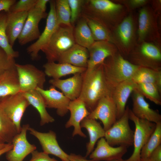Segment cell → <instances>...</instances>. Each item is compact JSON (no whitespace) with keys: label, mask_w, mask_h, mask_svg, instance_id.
Listing matches in <instances>:
<instances>
[{"label":"cell","mask_w":161,"mask_h":161,"mask_svg":"<svg viewBox=\"0 0 161 161\" xmlns=\"http://www.w3.org/2000/svg\"><path fill=\"white\" fill-rule=\"evenodd\" d=\"M46 75L54 79H59L63 76L76 73H82L86 68L77 67L66 64L47 62L43 66Z\"/></svg>","instance_id":"cell-25"},{"label":"cell","mask_w":161,"mask_h":161,"mask_svg":"<svg viewBox=\"0 0 161 161\" xmlns=\"http://www.w3.org/2000/svg\"><path fill=\"white\" fill-rule=\"evenodd\" d=\"M70 13V23L73 27L80 17L84 0H68Z\"/></svg>","instance_id":"cell-38"},{"label":"cell","mask_w":161,"mask_h":161,"mask_svg":"<svg viewBox=\"0 0 161 161\" xmlns=\"http://www.w3.org/2000/svg\"><path fill=\"white\" fill-rule=\"evenodd\" d=\"M123 9L121 5L109 0H84L80 16L93 19L110 30L114 17Z\"/></svg>","instance_id":"cell-3"},{"label":"cell","mask_w":161,"mask_h":161,"mask_svg":"<svg viewBox=\"0 0 161 161\" xmlns=\"http://www.w3.org/2000/svg\"><path fill=\"white\" fill-rule=\"evenodd\" d=\"M149 158L153 161H161V145L153 151Z\"/></svg>","instance_id":"cell-43"},{"label":"cell","mask_w":161,"mask_h":161,"mask_svg":"<svg viewBox=\"0 0 161 161\" xmlns=\"http://www.w3.org/2000/svg\"><path fill=\"white\" fill-rule=\"evenodd\" d=\"M18 132L13 122L7 116L0 103V143H12Z\"/></svg>","instance_id":"cell-31"},{"label":"cell","mask_w":161,"mask_h":161,"mask_svg":"<svg viewBox=\"0 0 161 161\" xmlns=\"http://www.w3.org/2000/svg\"><path fill=\"white\" fill-rule=\"evenodd\" d=\"M84 17L86 19L95 41H105L110 43L113 42V39L109 30L97 21Z\"/></svg>","instance_id":"cell-33"},{"label":"cell","mask_w":161,"mask_h":161,"mask_svg":"<svg viewBox=\"0 0 161 161\" xmlns=\"http://www.w3.org/2000/svg\"><path fill=\"white\" fill-rule=\"evenodd\" d=\"M14 58H10L0 47V78L8 70L15 66Z\"/></svg>","instance_id":"cell-39"},{"label":"cell","mask_w":161,"mask_h":161,"mask_svg":"<svg viewBox=\"0 0 161 161\" xmlns=\"http://www.w3.org/2000/svg\"><path fill=\"white\" fill-rule=\"evenodd\" d=\"M55 2L57 19L59 25L72 26L70 23L71 13L68 0H55Z\"/></svg>","instance_id":"cell-37"},{"label":"cell","mask_w":161,"mask_h":161,"mask_svg":"<svg viewBox=\"0 0 161 161\" xmlns=\"http://www.w3.org/2000/svg\"><path fill=\"white\" fill-rule=\"evenodd\" d=\"M148 2L146 0H131L128 1V4L131 8H136L145 4Z\"/></svg>","instance_id":"cell-44"},{"label":"cell","mask_w":161,"mask_h":161,"mask_svg":"<svg viewBox=\"0 0 161 161\" xmlns=\"http://www.w3.org/2000/svg\"><path fill=\"white\" fill-rule=\"evenodd\" d=\"M136 87V84L131 79L120 83L112 91L111 96L116 106L117 120L124 113L127 100Z\"/></svg>","instance_id":"cell-22"},{"label":"cell","mask_w":161,"mask_h":161,"mask_svg":"<svg viewBox=\"0 0 161 161\" xmlns=\"http://www.w3.org/2000/svg\"><path fill=\"white\" fill-rule=\"evenodd\" d=\"M128 106L123 115L117 120L111 127L105 131V139L111 146H123L128 148L133 145L134 131L129 123Z\"/></svg>","instance_id":"cell-5"},{"label":"cell","mask_w":161,"mask_h":161,"mask_svg":"<svg viewBox=\"0 0 161 161\" xmlns=\"http://www.w3.org/2000/svg\"><path fill=\"white\" fill-rule=\"evenodd\" d=\"M129 62L140 67L161 71V52L154 44L144 42L139 50L131 51L128 55Z\"/></svg>","instance_id":"cell-7"},{"label":"cell","mask_w":161,"mask_h":161,"mask_svg":"<svg viewBox=\"0 0 161 161\" xmlns=\"http://www.w3.org/2000/svg\"><path fill=\"white\" fill-rule=\"evenodd\" d=\"M131 80L136 84H154L161 90V70L140 67L134 73Z\"/></svg>","instance_id":"cell-30"},{"label":"cell","mask_w":161,"mask_h":161,"mask_svg":"<svg viewBox=\"0 0 161 161\" xmlns=\"http://www.w3.org/2000/svg\"><path fill=\"white\" fill-rule=\"evenodd\" d=\"M110 161H125L123 159H122L120 160H111Z\"/></svg>","instance_id":"cell-50"},{"label":"cell","mask_w":161,"mask_h":161,"mask_svg":"<svg viewBox=\"0 0 161 161\" xmlns=\"http://www.w3.org/2000/svg\"><path fill=\"white\" fill-rule=\"evenodd\" d=\"M7 17V12H0V47L5 51L10 58H15L19 56L17 51L14 50L10 44L6 34V28Z\"/></svg>","instance_id":"cell-32"},{"label":"cell","mask_w":161,"mask_h":161,"mask_svg":"<svg viewBox=\"0 0 161 161\" xmlns=\"http://www.w3.org/2000/svg\"><path fill=\"white\" fill-rule=\"evenodd\" d=\"M89 58L86 70L90 71L103 63L107 58L117 53L111 43L107 41H95L88 49Z\"/></svg>","instance_id":"cell-17"},{"label":"cell","mask_w":161,"mask_h":161,"mask_svg":"<svg viewBox=\"0 0 161 161\" xmlns=\"http://www.w3.org/2000/svg\"><path fill=\"white\" fill-rule=\"evenodd\" d=\"M72 26L60 25L41 49L48 62H57L61 56L75 44Z\"/></svg>","instance_id":"cell-4"},{"label":"cell","mask_w":161,"mask_h":161,"mask_svg":"<svg viewBox=\"0 0 161 161\" xmlns=\"http://www.w3.org/2000/svg\"><path fill=\"white\" fill-rule=\"evenodd\" d=\"M47 15L46 12L35 7L28 12L24 26L17 39L21 45H26L39 38L41 34L38 27L39 23Z\"/></svg>","instance_id":"cell-12"},{"label":"cell","mask_w":161,"mask_h":161,"mask_svg":"<svg viewBox=\"0 0 161 161\" xmlns=\"http://www.w3.org/2000/svg\"><path fill=\"white\" fill-rule=\"evenodd\" d=\"M127 148L123 146L113 147L102 137L98 141L96 148L89 155V158L97 161L121 159L127 152Z\"/></svg>","instance_id":"cell-19"},{"label":"cell","mask_w":161,"mask_h":161,"mask_svg":"<svg viewBox=\"0 0 161 161\" xmlns=\"http://www.w3.org/2000/svg\"><path fill=\"white\" fill-rule=\"evenodd\" d=\"M13 147V145L12 143H9V145L0 150V156L4 153H6L7 151L11 150Z\"/></svg>","instance_id":"cell-47"},{"label":"cell","mask_w":161,"mask_h":161,"mask_svg":"<svg viewBox=\"0 0 161 161\" xmlns=\"http://www.w3.org/2000/svg\"><path fill=\"white\" fill-rule=\"evenodd\" d=\"M89 58L88 49L75 44L61 56L57 62L87 68Z\"/></svg>","instance_id":"cell-24"},{"label":"cell","mask_w":161,"mask_h":161,"mask_svg":"<svg viewBox=\"0 0 161 161\" xmlns=\"http://www.w3.org/2000/svg\"><path fill=\"white\" fill-rule=\"evenodd\" d=\"M136 89L143 96L155 104L161 105V90L154 84H136Z\"/></svg>","instance_id":"cell-36"},{"label":"cell","mask_w":161,"mask_h":161,"mask_svg":"<svg viewBox=\"0 0 161 161\" xmlns=\"http://www.w3.org/2000/svg\"><path fill=\"white\" fill-rule=\"evenodd\" d=\"M20 92H24L36 89H44L46 75L42 70L31 64H15Z\"/></svg>","instance_id":"cell-8"},{"label":"cell","mask_w":161,"mask_h":161,"mask_svg":"<svg viewBox=\"0 0 161 161\" xmlns=\"http://www.w3.org/2000/svg\"><path fill=\"white\" fill-rule=\"evenodd\" d=\"M133 114L137 117L156 124L161 122V115L157 110L150 108L144 97L136 88L132 92Z\"/></svg>","instance_id":"cell-18"},{"label":"cell","mask_w":161,"mask_h":161,"mask_svg":"<svg viewBox=\"0 0 161 161\" xmlns=\"http://www.w3.org/2000/svg\"><path fill=\"white\" fill-rule=\"evenodd\" d=\"M42 96L47 108L54 109L59 116H64L69 111L68 106L71 101L62 92L51 86L48 89H36Z\"/></svg>","instance_id":"cell-15"},{"label":"cell","mask_w":161,"mask_h":161,"mask_svg":"<svg viewBox=\"0 0 161 161\" xmlns=\"http://www.w3.org/2000/svg\"><path fill=\"white\" fill-rule=\"evenodd\" d=\"M161 144V122L156 124L155 129L148 140L142 148L140 159L149 158L151 153Z\"/></svg>","instance_id":"cell-35"},{"label":"cell","mask_w":161,"mask_h":161,"mask_svg":"<svg viewBox=\"0 0 161 161\" xmlns=\"http://www.w3.org/2000/svg\"><path fill=\"white\" fill-rule=\"evenodd\" d=\"M152 25L151 15L148 9H141L139 12L138 30V39L139 41H144L150 32Z\"/></svg>","instance_id":"cell-34"},{"label":"cell","mask_w":161,"mask_h":161,"mask_svg":"<svg viewBox=\"0 0 161 161\" xmlns=\"http://www.w3.org/2000/svg\"><path fill=\"white\" fill-rule=\"evenodd\" d=\"M51 86L60 89L71 101L79 97L81 91L83 77L81 73H76L65 79H51L49 80Z\"/></svg>","instance_id":"cell-20"},{"label":"cell","mask_w":161,"mask_h":161,"mask_svg":"<svg viewBox=\"0 0 161 161\" xmlns=\"http://www.w3.org/2000/svg\"><path fill=\"white\" fill-rule=\"evenodd\" d=\"M30 127L28 124L22 126L20 132L13 137L12 148L6 153L7 161H23L28 155L36 149L34 144H30L27 138V132Z\"/></svg>","instance_id":"cell-11"},{"label":"cell","mask_w":161,"mask_h":161,"mask_svg":"<svg viewBox=\"0 0 161 161\" xmlns=\"http://www.w3.org/2000/svg\"><path fill=\"white\" fill-rule=\"evenodd\" d=\"M28 12H7L6 33L8 42L13 47L24 26Z\"/></svg>","instance_id":"cell-23"},{"label":"cell","mask_w":161,"mask_h":161,"mask_svg":"<svg viewBox=\"0 0 161 161\" xmlns=\"http://www.w3.org/2000/svg\"><path fill=\"white\" fill-rule=\"evenodd\" d=\"M31 158L29 161H58L54 158H51L49 154L44 152H39L35 150L31 153Z\"/></svg>","instance_id":"cell-41"},{"label":"cell","mask_w":161,"mask_h":161,"mask_svg":"<svg viewBox=\"0 0 161 161\" xmlns=\"http://www.w3.org/2000/svg\"><path fill=\"white\" fill-rule=\"evenodd\" d=\"M69 158L70 161H97L93 160H89L85 157L81 155L71 153L69 154Z\"/></svg>","instance_id":"cell-45"},{"label":"cell","mask_w":161,"mask_h":161,"mask_svg":"<svg viewBox=\"0 0 161 161\" xmlns=\"http://www.w3.org/2000/svg\"><path fill=\"white\" fill-rule=\"evenodd\" d=\"M49 2L50 10L44 29L36 41L26 49L27 52L33 60L39 58V51L47 44L59 25L57 19L55 0H50Z\"/></svg>","instance_id":"cell-10"},{"label":"cell","mask_w":161,"mask_h":161,"mask_svg":"<svg viewBox=\"0 0 161 161\" xmlns=\"http://www.w3.org/2000/svg\"><path fill=\"white\" fill-rule=\"evenodd\" d=\"M81 74L82 86L78 98L84 102L90 112L95 108L101 98L111 96V93L105 81L102 63L90 71L86 70Z\"/></svg>","instance_id":"cell-1"},{"label":"cell","mask_w":161,"mask_h":161,"mask_svg":"<svg viewBox=\"0 0 161 161\" xmlns=\"http://www.w3.org/2000/svg\"><path fill=\"white\" fill-rule=\"evenodd\" d=\"M134 21L131 16L125 18L117 26L116 35L123 48L121 55L128 56L131 52L129 47L134 39Z\"/></svg>","instance_id":"cell-21"},{"label":"cell","mask_w":161,"mask_h":161,"mask_svg":"<svg viewBox=\"0 0 161 161\" xmlns=\"http://www.w3.org/2000/svg\"><path fill=\"white\" fill-rule=\"evenodd\" d=\"M87 117L100 120L105 131L110 128L117 120L116 107L111 96H107L101 98Z\"/></svg>","instance_id":"cell-13"},{"label":"cell","mask_w":161,"mask_h":161,"mask_svg":"<svg viewBox=\"0 0 161 161\" xmlns=\"http://www.w3.org/2000/svg\"><path fill=\"white\" fill-rule=\"evenodd\" d=\"M80 127L85 128L89 136V142L86 144V158L93 151L95 144L97 140L104 137L105 131L100 123L95 120L86 117L81 122Z\"/></svg>","instance_id":"cell-26"},{"label":"cell","mask_w":161,"mask_h":161,"mask_svg":"<svg viewBox=\"0 0 161 161\" xmlns=\"http://www.w3.org/2000/svg\"><path fill=\"white\" fill-rule=\"evenodd\" d=\"M68 109L70 112V115L69 120L65 125V127L68 128L71 126L74 127L72 134L73 137L78 135L82 137H86V136L82 131L80 126L81 121L90 113L85 103L79 98L71 100L69 104Z\"/></svg>","instance_id":"cell-16"},{"label":"cell","mask_w":161,"mask_h":161,"mask_svg":"<svg viewBox=\"0 0 161 161\" xmlns=\"http://www.w3.org/2000/svg\"><path fill=\"white\" fill-rule=\"evenodd\" d=\"M37 0H19L12 6L10 11L13 12H28L35 7Z\"/></svg>","instance_id":"cell-40"},{"label":"cell","mask_w":161,"mask_h":161,"mask_svg":"<svg viewBox=\"0 0 161 161\" xmlns=\"http://www.w3.org/2000/svg\"><path fill=\"white\" fill-rule=\"evenodd\" d=\"M9 144L0 143V150L7 146Z\"/></svg>","instance_id":"cell-48"},{"label":"cell","mask_w":161,"mask_h":161,"mask_svg":"<svg viewBox=\"0 0 161 161\" xmlns=\"http://www.w3.org/2000/svg\"><path fill=\"white\" fill-rule=\"evenodd\" d=\"M129 119L135 126L134 132L133 144L134 149L131 156L125 161H140L141 150L154 130L156 124L147 120L139 118L132 113L129 111Z\"/></svg>","instance_id":"cell-6"},{"label":"cell","mask_w":161,"mask_h":161,"mask_svg":"<svg viewBox=\"0 0 161 161\" xmlns=\"http://www.w3.org/2000/svg\"><path fill=\"white\" fill-rule=\"evenodd\" d=\"M140 161H153L149 158H147L145 159H140Z\"/></svg>","instance_id":"cell-49"},{"label":"cell","mask_w":161,"mask_h":161,"mask_svg":"<svg viewBox=\"0 0 161 161\" xmlns=\"http://www.w3.org/2000/svg\"><path fill=\"white\" fill-rule=\"evenodd\" d=\"M0 104L15 125L18 133L21 129V121L27 108L30 105L22 92L0 97Z\"/></svg>","instance_id":"cell-9"},{"label":"cell","mask_w":161,"mask_h":161,"mask_svg":"<svg viewBox=\"0 0 161 161\" xmlns=\"http://www.w3.org/2000/svg\"><path fill=\"white\" fill-rule=\"evenodd\" d=\"M16 1V0H0V12L3 11H9Z\"/></svg>","instance_id":"cell-42"},{"label":"cell","mask_w":161,"mask_h":161,"mask_svg":"<svg viewBox=\"0 0 161 161\" xmlns=\"http://www.w3.org/2000/svg\"><path fill=\"white\" fill-rule=\"evenodd\" d=\"M49 0H37L34 7L39 9L43 12H45L47 4Z\"/></svg>","instance_id":"cell-46"},{"label":"cell","mask_w":161,"mask_h":161,"mask_svg":"<svg viewBox=\"0 0 161 161\" xmlns=\"http://www.w3.org/2000/svg\"><path fill=\"white\" fill-rule=\"evenodd\" d=\"M74 27L75 43L87 49L95 41L85 18L80 16Z\"/></svg>","instance_id":"cell-28"},{"label":"cell","mask_w":161,"mask_h":161,"mask_svg":"<svg viewBox=\"0 0 161 161\" xmlns=\"http://www.w3.org/2000/svg\"><path fill=\"white\" fill-rule=\"evenodd\" d=\"M102 64L105 81L111 94L119 84L131 79L140 67L131 63L117 53L107 58Z\"/></svg>","instance_id":"cell-2"},{"label":"cell","mask_w":161,"mask_h":161,"mask_svg":"<svg viewBox=\"0 0 161 161\" xmlns=\"http://www.w3.org/2000/svg\"><path fill=\"white\" fill-rule=\"evenodd\" d=\"M28 131L38 140L43 152L55 156L62 161H70L69 158V154L65 153L58 144L56 134L54 131L50 130L47 132H41L30 127Z\"/></svg>","instance_id":"cell-14"},{"label":"cell","mask_w":161,"mask_h":161,"mask_svg":"<svg viewBox=\"0 0 161 161\" xmlns=\"http://www.w3.org/2000/svg\"><path fill=\"white\" fill-rule=\"evenodd\" d=\"M20 92L18 77L15 66L0 78V97Z\"/></svg>","instance_id":"cell-29"},{"label":"cell","mask_w":161,"mask_h":161,"mask_svg":"<svg viewBox=\"0 0 161 161\" xmlns=\"http://www.w3.org/2000/svg\"><path fill=\"white\" fill-rule=\"evenodd\" d=\"M29 102L38 112L40 117V125L52 123L54 119L48 112L44 99L40 93L36 89L22 92Z\"/></svg>","instance_id":"cell-27"}]
</instances>
